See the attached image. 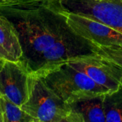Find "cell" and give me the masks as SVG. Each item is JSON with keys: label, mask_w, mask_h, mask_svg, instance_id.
<instances>
[{"label": "cell", "mask_w": 122, "mask_h": 122, "mask_svg": "<svg viewBox=\"0 0 122 122\" xmlns=\"http://www.w3.org/2000/svg\"><path fill=\"white\" fill-rule=\"evenodd\" d=\"M0 14L16 32L22 50L19 61L29 74L97 54L98 46L69 26L59 0H24L0 5Z\"/></svg>", "instance_id": "obj_1"}, {"label": "cell", "mask_w": 122, "mask_h": 122, "mask_svg": "<svg viewBox=\"0 0 122 122\" xmlns=\"http://www.w3.org/2000/svg\"><path fill=\"white\" fill-rule=\"evenodd\" d=\"M36 74L68 104L80 99L110 93L107 88L97 84L86 74L73 68L68 63Z\"/></svg>", "instance_id": "obj_2"}, {"label": "cell", "mask_w": 122, "mask_h": 122, "mask_svg": "<svg viewBox=\"0 0 122 122\" xmlns=\"http://www.w3.org/2000/svg\"><path fill=\"white\" fill-rule=\"evenodd\" d=\"M29 95L21 108L36 122H68L69 108L36 74H29Z\"/></svg>", "instance_id": "obj_3"}, {"label": "cell", "mask_w": 122, "mask_h": 122, "mask_svg": "<svg viewBox=\"0 0 122 122\" xmlns=\"http://www.w3.org/2000/svg\"><path fill=\"white\" fill-rule=\"evenodd\" d=\"M61 8L102 22L122 33V0H59Z\"/></svg>", "instance_id": "obj_4"}, {"label": "cell", "mask_w": 122, "mask_h": 122, "mask_svg": "<svg viewBox=\"0 0 122 122\" xmlns=\"http://www.w3.org/2000/svg\"><path fill=\"white\" fill-rule=\"evenodd\" d=\"M73 68L86 74L97 84L113 93L122 86V67L99 54L86 56L67 62Z\"/></svg>", "instance_id": "obj_5"}, {"label": "cell", "mask_w": 122, "mask_h": 122, "mask_svg": "<svg viewBox=\"0 0 122 122\" xmlns=\"http://www.w3.org/2000/svg\"><path fill=\"white\" fill-rule=\"evenodd\" d=\"M64 12L72 29L97 46H122V32L92 19L66 11Z\"/></svg>", "instance_id": "obj_6"}, {"label": "cell", "mask_w": 122, "mask_h": 122, "mask_svg": "<svg viewBox=\"0 0 122 122\" xmlns=\"http://www.w3.org/2000/svg\"><path fill=\"white\" fill-rule=\"evenodd\" d=\"M29 74L20 61L6 60L0 71V97L21 107L29 95Z\"/></svg>", "instance_id": "obj_7"}, {"label": "cell", "mask_w": 122, "mask_h": 122, "mask_svg": "<svg viewBox=\"0 0 122 122\" xmlns=\"http://www.w3.org/2000/svg\"><path fill=\"white\" fill-rule=\"evenodd\" d=\"M105 95L80 99L69 104L68 122H106Z\"/></svg>", "instance_id": "obj_8"}, {"label": "cell", "mask_w": 122, "mask_h": 122, "mask_svg": "<svg viewBox=\"0 0 122 122\" xmlns=\"http://www.w3.org/2000/svg\"><path fill=\"white\" fill-rule=\"evenodd\" d=\"M0 46L16 61L22 56V50L16 32L10 21L0 14Z\"/></svg>", "instance_id": "obj_9"}, {"label": "cell", "mask_w": 122, "mask_h": 122, "mask_svg": "<svg viewBox=\"0 0 122 122\" xmlns=\"http://www.w3.org/2000/svg\"><path fill=\"white\" fill-rule=\"evenodd\" d=\"M3 122H36L28 113L7 97H0Z\"/></svg>", "instance_id": "obj_10"}, {"label": "cell", "mask_w": 122, "mask_h": 122, "mask_svg": "<svg viewBox=\"0 0 122 122\" xmlns=\"http://www.w3.org/2000/svg\"><path fill=\"white\" fill-rule=\"evenodd\" d=\"M104 111L106 122H122V86L105 95Z\"/></svg>", "instance_id": "obj_11"}, {"label": "cell", "mask_w": 122, "mask_h": 122, "mask_svg": "<svg viewBox=\"0 0 122 122\" xmlns=\"http://www.w3.org/2000/svg\"><path fill=\"white\" fill-rule=\"evenodd\" d=\"M97 54L114 61L122 67V46H98Z\"/></svg>", "instance_id": "obj_12"}, {"label": "cell", "mask_w": 122, "mask_h": 122, "mask_svg": "<svg viewBox=\"0 0 122 122\" xmlns=\"http://www.w3.org/2000/svg\"><path fill=\"white\" fill-rule=\"evenodd\" d=\"M0 59H4V60H13V61H16L5 49H4L1 46H0Z\"/></svg>", "instance_id": "obj_13"}, {"label": "cell", "mask_w": 122, "mask_h": 122, "mask_svg": "<svg viewBox=\"0 0 122 122\" xmlns=\"http://www.w3.org/2000/svg\"><path fill=\"white\" fill-rule=\"evenodd\" d=\"M24 0H0V5H5V4H13L16 2H19Z\"/></svg>", "instance_id": "obj_14"}, {"label": "cell", "mask_w": 122, "mask_h": 122, "mask_svg": "<svg viewBox=\"0 0 122 122\" xmlns=\"http://www.w3.org/2000/svg\"><path fill=\"white\" fill-rule=\"evenodd\" d=\"M0 122H3V115H2V110H1V102H0Z\"/></svg>", "instance_id": "obj_15"}, {"label": "cell", "mask_w": 122, "mask_h": 122, "mask_svg": "<svg viewBox=\"0 0 122 122\" xmlns=\"http://www.w3.org/2000/svg\"><path fill=\"white\" fill-rule=\"evenodd\" d=\"M5 61H6V60H4V59H0V71H1V69H2V67H3V65H4Z\"/></svg>", "instance_id": "obj_16"}]
</instances>
